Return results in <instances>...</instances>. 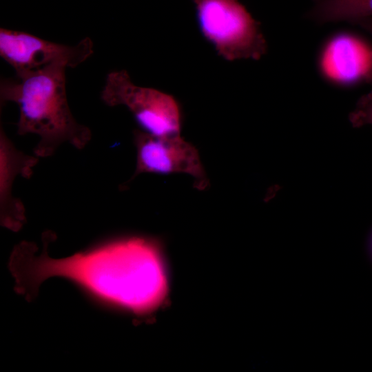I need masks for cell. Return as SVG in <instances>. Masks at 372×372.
<instances>
[{
	"instance_id": "1",
	"label": "cell",
	"mask_w": 372,
	"mask_h": 372,
	"mask_svg": "<svg viewBox=\"0 0 372 372\" xmlns=\"http://www.w3.org/2000/svg\"><path fill=\"white\" fill-rule=\"evenodd\" d=\"M51 235H45L39 254L32 242H23L14 249L11 267L21 292L31 296L48 278L62 277L101 304L136 315L152 313L166 298L167 270L156 241L117 238L53 258L46 251Z\"/></svg>"
},
{
	"instance_id": "2",
	"label": "cell",
	"mask_w": 372,
	"mask_h": 372,
	"mask_svg": "<svg viewBox=\"0 0 372 372\" xmlns=\"http://www.w3.org/2000/svg\"><path fill=\"white\" fill-rule=\"evenodd\" d=\"M67 68L65 62L58 61L1 80V105L13 102L18 105L17 134L39 136L33 154L39 158L52 156L64 143L83 149L92 138L90 129L79 123L70 110L66 94Z\"/></svg>"
},
{
	"instance_id": "3",
	"label": "cell",
	"mask_w": 372,
	"mask_h": 372,
	"mask_svg": "<svg viewBox=\"0 0 372 372\" xmlns=\"http://www.w3.org/2000/svg\"><path fill=\"white\" fill-rule=\"evenodd\" d=\"M200 32L229 61L258 60L267 44L259 23L238 0H193Z\"/></svg>"
},
{
	"instance_id": "4",
	"label": "cell",
	"mask_w": 372,
	"mask_h": 372,
	"mask_svg": "<svg viewBox=\"0 0 372 372\" xmlns=\"http://www.w3.org/2000/svg\"><path fill=\"white\" fill-rule=\"evenodd\" d=\"M101 97L108 106L127 107L149 134H180L182 113L176 99L158 90L135 85L125 70L107 74Z\"/></svg>"
},
{
	"instance_id": "5",
	"label": "cell",
	"mask_w": 372,
	"mask_h": 372,
	"mask_svg": "<svg viewBox=\"0 0 372 372\" xmlns=\"http://www.w3.org/2000/svg\"><path fill=\"white\" fill-rule=\"evenodd\" d=\"M136 167L127 183L145 174H184L192 178L194 187L205 189L209 181L196 147L180 134L156 136L143 130L134 132Z\"/></svg>"
},
{
	"instance_id": "6",
	"label": "cell",
	"mask_w": 372,
	"mask_h": 372,
	"mask_svg": "<svg viewBox=\"0 0 372 372\" xmlns=\"http://www.w3.org/2000/svg\"><path fill=\"white\" fill-rule=\"evenodd\" d=\"M94 52L93 42L85 37L74 45L47 41L22 31L0 29V55L16 74L42 68L61 61L75 68Z\"/></svg>"
},
{
	"instance_id": "7",
	"label": "cell",
	"mask_w": 372,
	"mask_h": 372,
	"mask_svg": "<svg viewBox=\"0 0 372 372\" xmlns=\"http://www.w3.org/2000/svg\"><path fill=\"white\" fill-rule=\"evenodd\" d=\"M325 79L339 85L372 83V48L356 35L342 32L331 37L319 56Z\"/></svg>"
},
{
	"instance_id": "8",
	"label": "cell",
	"mask_w": 372,
	"mask_h": 372,
	"mask_svg": "<svg viewBox=\"0 0 372 372\" xmlns=\"http://www.w3.org/2000/svg\"><path fill=\"white\" fill-rule=\"evenodd\" d=\"M39 158L18 149L7 136L2 126L0 130V214L1 224L18 230L25 220V209L20 198L12 194L17 177L29 179Z\"/></svg>"
},
{
	"instance_id": "9",
	"label": "cell",
	"mask_w": 372,
	"mask_h": 372,
	"mask_svg": "<svg viewBox=\"0 0 372 372\" xmlns=\"http://www.w3.org/2000/svg\"><path fill=\"white\" fill-rule=\"evenodd\" d=\"M309 17L319 23L372 18V0H314Z\"/></svg>"
},
{
	"instance_id": "10",
	"label": "cell",
	"mask_w": 372,
	"mask_h": 372,
	"mask_svg": "<svg viewBox=\"0 0 372 372\" xmlns=\"http://www.w3.org/2000/svg\"><path fill=\"white\" fill-rule=\"evenodd\" d=\"M349 119L353 126L356 127L372 125V91L360 97Z\"/></svg>"
},
{
	"instance_id": "11",
	"label": "cell",
	"mask_w": 372,
	"mask_h": 372,
	"mask_svg": "<svg viewBox=\"0 0 372 372\" xmlns=\"http://www.w3.org/2000/svg\"><path fill=\"white\" fill-rule=\"evenodd\" d=\"M355 24L361 26L372 35V18L360 20Z\"/></svg>"
}]
</instances>
